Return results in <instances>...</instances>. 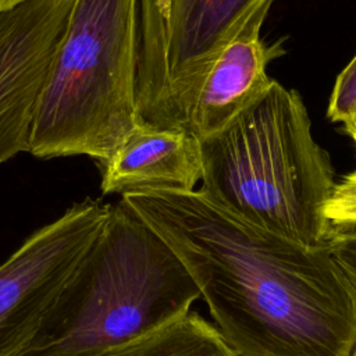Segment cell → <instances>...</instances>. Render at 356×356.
I'll use <instances>...</instances> for the list:
<instances>
[{
  "label": "cell",
  "instance_id": "1",
  "mask_svg": "<svg viewBox=\"0 0 356 356\" xmlns=\"http://www.w3.org/2000/svg\"><path fill=\"white\" fill-rule=\"evenodd\" d=\"M178 256L238 356H350L356 281L330 245L263 231L199 188L121 197Z\"/></svg>",
  "mask_w": 356,
  "mask_h": 356
},
{
  "label": "cell",
  "instance_id": "2",
  "mask_svg": "<svg viewBox=\"0 0 356 356\" xmlns=\"http://www.w3.org/2000/svg\"><path fill=\"white\" fill-rule=\"evenodd\" d=\"M200 191L241 220L309 248L328 246L337 181L302 96L273 81L222 132L200 140Z\"/></svg>",
  "mask_w": 356,
  "mask_h": 356
},
{
  "label": "cell",
  "instance_id": "3",
  "mask_svg": "<svg viewBox=\"0 0 356 356\" xmlns=\"http://www.w3.org/2000/svg\"><path fill=\"white\" fill-rule=\"evenodd\" d=\"M197 299L178 256L120 200L22 356H99L186 314Z\"/></svg>",
  "mask_w": 356,
  "mask_h": 356
},
{
  "label": "cell",
  "instance_id": "4",
  "mask_svg": "<svg viewBox=\"0 0 356 356\" xmlns=\"http://www.w3.org/2000/svg\"><path fill=\"white\" fill-rule=\"evenodd\" d=\"M139 0H75L43 86L35 157L107 160L140 122Z\"/></svg>",
  "mask_w": 356,
  "mask_h": 356
},
{
  "label": "cell",
  "instance_id": "5",
  "mask_svg": "<svg viewBox=\"0 0 356 356\" xmlns=\"http://www.w3.org/2000/svg\"><path fill=\"white\" fill-rule=\"evenodd\" d=\"M274 0H139L142 122L186 129L200 83L222 47Z\"/></svg>",
  "mask_w": 356,
  "mask_h": 356
},
{
  "label": "cell",
  "instance_id": "6",
  "mask_svg": "<svg viewBox=\"0 0 356 356\" xmlns=\"http://www.w3.org/2000/svg\"><path fill=\"white\" fill-rule=\"evenodd\" d=\"M110 204L74 203L32 232L0 264V356H22L79 261L102 232Z\"/></svg>",
  "mask_w": 356,
  "mask_h": 356
},
{
  "label": "cell",
  "instance_id": "7",
  "mask_svg": "<svg viewBox=\"0 0 356 356\" xmlns=\"http://www.w3.org/2000/svg\"><path fill=\"white\" fill-rule=\"evenodd\" d=\"M75 0H28L0 14V165L29 152L33 120Z\"/></svg>",
  "mask_w": 356,
  "mask_h": 356
},
{
  "label": "cell",
  "instance_id": "8",
  "mask_svg": "<svg viewBox=\"0 0 356 356\" xmlns=\"http://www.w3.org/2000/svg\"><path fill=\"white\" fill-rule=\"evenodd\" d=\"M268 6L252 14L209 67L193 102L188 131L203 140L227 129L268 90V65L285 54L284 39L266 42Z\"/></svg>",
  "mask_w": 356,
  "mask_h": 356
},
{
  "label": "cell",
  "instance_id": "9",
  "mask_svg": "<svg viewBox=\"0 0 356 356\" xmlns=\"http://www.w3.org/2000/svg\"><path fill=\"white\" fill-rule=\"evenodd\" d=\"M96 164L104 195L195 191L202 179L200 139L186 129L140 121L107 160Z\"/></svg>",
  "mask_w": 356,
  "mask_h": 356
},
{
  "label": "cell",
  "instance_id": "10",
  "mask_svg": "<svg viewBox=\"0 0 356 356\" xmlns=\"http://www.w3.org/2000/svg\"><path fill=\"white\" fill-rule=\"evenodd\" d=\"M99 356H238L218 328L188 312Z\"/></svg>",
  "mask_w": 356,
  "mask_h": 356
},
{
  "label": "cell",
  "instance_id": "11",
  "mask_svg": "<svg viewBox=\"0 0 356 356\" xmlns=\"http://www.w3.org/2000/svg\"><path fill=\"white\" fill-rule=\"evenodd\" d=\"M327 117L343 128L356 125V53L335 79Z\"/></svg>",
  "mask_w": 356,
  "mask_h": 356
},
{
  "label": "cell",
  "instance_id": "12",
  "mask_svg": "<svg viewBox=\"0 0 356 356\" xmlns=\"http://www.w3.org/2000/svg\"><path fill=\"white\" fill-rule=\"evenodd\" d=\"M325 216L331 225L356 224V170L337 182Z\"/></svg>",
  "mask_w": 356,
  "mask_h": 356
},
{
  "label": "cell",
  "instance_id": "13",
  "mask_svg": "<svg viewBox=\"0 0 356 356\" xmlns=\"http://www.w3.org/2000/svg\"><path fill=\"white\" fill-rule=\"evenodd\" d=\"M328 245L356 281V224L331 225Z\"/></svg>",
  "mask_w": 356,
  "mask_h": 356
},
{
  "label": "cell",
  "instance_id": "14",
  "mask_svg": "<svg viewBox=\"0 0 356 356\" xmlns=\"http://www.w3.org/2000/svg\"><path fill=\"white\" fill-rule=\"evenodd\" d=\"M25 1H28V0H0V14L10 11Z\"/></svg>",
  "mask_w": 356,
  "mask_h": 356
},
{
  "label": "cell",
  "instance_id": "15",
  "mask_svg": "<svg viewBox=\"0 0 356 356\" xmlns=\"http://www.w3.org/2000/svg\"><path fill=\"white\" fill-rule=\"evenodd\" d=\"M343 131L353 139V142L356 143V125H352V127H348V128H343Z\"/></svg>",
  "mask_w": 356,
  "mask_h": 356
},
{
  "label": "cell",
  "instance_id": "16",
  "mask_svg": "<svg viewBox=\"0 0 356 356\" xmlns=\"http://www.w3.org/2000/svg\"><path fill=\"white\" fill-rule=\"evenodd\" d=\"M350 356H356V348H355V349H353V352H352V353H350Z\"/></svg>",
  "mask_w": 356,
  "mask_h": 356
}]
</instances>
